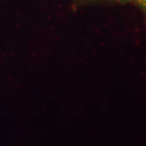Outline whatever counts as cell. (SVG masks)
<instances>
[{
    "instance_id": "obj_1",
    "label": "cell",
    "mask_w": 146,
    "mask_h": 146,
    "mask_svg": "<svg viewBox=\"0 0 146 146\" xmlns=\"http://www.w3.org/2000/svg\"><path fill=\"white\" fill-rule=\"evenodd\" d=\"M137 5L146 13V0H133Z\"/></svg>"
},
{
    "instance_id": "obj_2",
    "label": "cell",
    "mask_w": 146,
    "mask_h": 146,
    "mask_svg": "<svg viewBox=\"0 0 146 146\" xmlns=\"http://www.w3.org/2000/svg\"><path fill=\"white\" fill-rule=\"evenodd\" d=\"M121 2H123V3H128L130 0H120Z\"/></svg>"
}]
</instances>
